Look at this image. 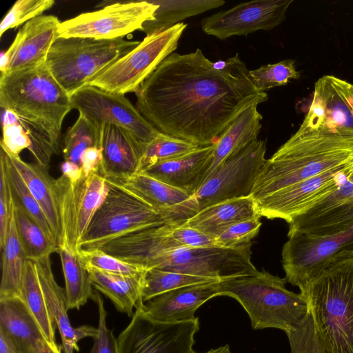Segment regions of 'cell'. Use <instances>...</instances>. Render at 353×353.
I'll list each match as a JSON object with an SVG mask.
<instances>
[{
  "label": "cell",
  "instance_id": "obj_50",
  "mask_svg": "<svg viewBox=\"0 0 353 353\" xmlns=\"http://www.w3.org/2000/svg\"><path fill=\"white\" fill-rule=\"evenodd\" d=\"M61 170L62 175L73 183L77 182L83 175L81 166L72 161H64L61 165Z\"/></svg>",
  "mask_w": 353,
  "mask_h": 353
},
{
  "label": "cell",
  "instance_id": "obj_2",
  "mask_svg": "<svg viewBox=\"0 0 353 353\" xmlns=\"http://www.w3.org/2000/svg\"><path fill=\"white\" fill-rule=\"evenodd\" d=\"M170 225L147 228L114 239L100 249L145 270L157 269L217 279L254 275L252 243L237 247L179 246L170 235Z\"/></svg>",
  "mask_w": 353,
  "mask_h": 353
},
{
  "label": "cell",
  "instance_id": "obj_46",
  "mask_svg": "<svg viewBox=\"0 0 353 353\" xmlns=\"http://www.w3.org/2000/svg\"><path fill=\"white\" fill-rule=\"evenodd\" d=\"M97 304L99 312L98 333L93 338V345L90 353H119L117 339L112 330L107 327V312L104 302L100 294L94 292L92 299Z\"/></svg>",
  "mask_w": 353,
  "mask_h": 353
},
{
  "label": "cell",
  "instance_id": "obj_36",
  "mask_svg": "<svg viewBox=\"0 0 353 353\" xmlns=\"http://www.w3.org/2000/svg\"><path fill=\"white\" fill-rule=\"evenodd\" d=\"M0 162L4 165L14 203L32 216L48 237L57 243L55 234L40 205L32 196L18 171L1 148Z\"/></svg>",
  "mask_w": 353,
  "mask_h": 353
},
{
  "label": "cell",
  "instance_id": "obj_42",
  "mask_svg": "<svg viewBox=\"0 0 353 353\" xmlns=\"http://www.w3.org/2000/svg\"><path fill=\"white\" fill-rule=\"evenodd\" d=\"M259 217L239 221L221 228L212 238L216 246L237 248L252 243L262 225Z\"/></svg>",
  "mask_w": 353,
  "mask_h": 353
},
{
  "label": "cell",
  "instance_id": "obj_52",
  "mask_svg": "<svg viewBox=\"0 0 353 353\" xmlns=\"http://www.w3.org/2000/svg\"><path fill=\"white\" fill-rule=\"evenodd\" d=\"M62 350V345L45 340L39 345L35 353H64Z\"/></svg>",
  "mask_w": 353,
  "mask_h": 353
},
{
  "label": "cell",
  "instance_id": "obj_31",
  "mask_svg": "<svg viewBox=\"0 0 353 353\" xmlns=\"http://www.w3.org/2000/svg\"><path fill=\"white\" fill-rule=\"evenodd\" d=\"M2 251V276L0 300L20 297L26 258L18 236L13 199Z\"/></svg>",
  "mask_w": 353,
  "mask_h": 353
},
{
  "label": "cell",
  "instance_id": "obj_22",
  "mask_svg": "<svg viewBox=\"0 0 353 353\" xmlns=\"http://www.w3.org/2000/svg\"><path fill=\"white\" fill-rule=\"evenodd\" d=\"M112 181L150 205L165 218L168 225L179 226L190 218L184 205L190 195L181 190L144 172H136L124 179Z\"/></svg>",
  "mask_w": 353,
  "mask_h": 353
},
{
  "label": "cell",
  "instance_id": "obj_4",
  "mask_svg": "<svg viewBox=\"0 0 353 353\" xmlns=\"http://www.w3.org/2000/svg\"><path fill=\"white\" fill-rule=\"evenodd\" d=\"M327 353H353V252H343L299 288Z\"/></svg>",
  "mask_w": 353,
  "mask_h": 353
},
{
  "label": "cell",
  "instance_id": "obj_17",
  "mask_svg": "<svg viewBox=\"0 0 353 353\" xmlns=\"http://www.w3.org/2000/svg\"><path fill=\"white\" fill-rule=\"evenodd\" d=\"M293 0H254L239 3L203 18L201 27L206 34L225 40L248 35L259 30H270L280 25Z\"/></svg>",
  "mask_w": 353,
  "mask_h": 353
},
{
  "label": "cell",
  "instance_id": "obj_20",
  "mask_svg": "<svg viewBox=\"0 0 353 353\" xmlns=\"http://www.w3.org/2000/svg\"><path fill=\"white\" fill-rule=\"evenodd\" d=\"M61 23L54 15H41L26 22L9 48L1 54V73L9 74L46 63L48 52L58 38Z\"/></svg>",
  "mask_w": 353,
  "mask_h": 353
},
{
  "label": "cell",
  "instance_id": "obj_37",
  "mask_svg": "<svg viewBox=\"0 0 353 353\" xmlns=\"http://www.w3.org/2000/svg\"><path fill=\"white\" fill-rule=\"evenodd\" d=\"M101 128L79 114L63 139L64 161L80 165L81 157L86 149L92 147L101 149Z\"/></svg>",
  "mask_w": 353,
  "mask_h": 353
},
{
  "label": "cell",
  "instance_id": "obj_51",
  "mask_svg": "<svg viewBox=\"0 0 353 353\" xmlns=\"http://www.w3.org/2000/svg\"><path fill=\"white\" fill-rule=\"evenodd\" d=\"M0 353H23L3 333L0 332Z\"/></svg>",
  "mask_w": 353,
  "mask_h": 353
},
{
  "label": "cell",
  "instance_id": "obj_35",
  "mask_svg": "<svg viewBox=\"0 0 353 353\" xmlns=\"http://www.w3.org/2000/svg\"><path fill=\"white\" fill-rule=\"evenodd\" d=\"M14 205L17 231L26 258L34 261L57 252V243L23 209L14 203Z\"/></svg>",
  "mask_w": 353,
  "mask_h": 353
},
{
  "label": "cell",
  "instance_id": "obj_33",
  "mask_svg": "<svg viewBox=\"0 0 353 353\" xmlns=\"http://www.w3.org/2000/svg\"><path fill=\"white\" fill-rule=\"evenodd\" d=\"M59 254L65 281V292L68 310L77 309L93 299L94 291L89 274L79 253L65 246L59 245Z\"/></svg>",
  "mask_w": 353,
  "mask_h": 353
},
{
  "label": "cell",
  "instance_id": "obj_19",
  "mask_svg": "<svg viewBox=\"0 0 353 353\" xmlns=\"http://www.w3.org/2000/svg\"><path fill=\"white\" fill-rule=\"evenodd\" d=\"M352 162L255 200L259 216L283 219L289 223L337 188Z\"/></svg>",
  "mask_w": 353,
  "mask_h": 353
},
{
  "label": "cell",
  "instance_id": "obj_16",
  "mask_svg": "<svg viewBox=\"0 0 353 353\" xmlns=\"http://www.w3.org/2000/svg\"><path fill=\"white\" fill-rule=\"evenodd\" d=\"M70 99L72 109L97 125H118L146 145L163 134L145 119L124 94L87 85L70 96Z\"/></svg>",
  "mask_w": 353,
  "mask_h": 353
},
{
  "label": "cell",
  "instance_id": "obj_34",
  "mask_svg": "<svg viewBox=\"0 0 353 353\" xmlns=\"http://www.w3.org/2000/svg\"><path fill=\"white\" fill-rule=\"evenodd\" d=\"M20 298L35 318L46 339L57 343L55 323L46 302L35 262L32 260L26 259L25 263Z\"/></svg>",
  "mask_w": 353,
  "mask_h": 353
},
{
  "label": "cell",
  "instance_id": "obj_6",
  "mask_svg": "<svg viewBox=\"0 0 353 353\" xmlns=\"http://www.w3.org/2000/svg\"><path fill=\"white\" fill-rule=\"evenodd\" d=\"M286 283L263 270L221 281L219 291L220 296L234 298L243 306L254 330L272 327L285 332L308 312L301 294L286 289Z\"/></svg>",
  "mask_w": 353,
  "mask_h": 353
},
{
  "label": "cell",
  "instance_id": "obj_13",
  "mask_svg": "<svg viewBox=\"0 0 353 353\" xmlns=\"http://www.w3.org/2000/svg\"><path fill=\"white\" fill-rule=\"evenodd\" d=\"M98 6L103 8L62 21L58 37L105 40L123 38L137 30H141L145 22L153 20L159 8L152 1H103Z\"/></svg>",
  "mask_w": 353,
  "mask_h": 353
},
{
  "label": "cell",
  "instance_id": "obj_10",
  "mask_svg": "<svg viewBox=\"0 0 353 353\" xmlns=\"http://www.w3.org/2000/svg\"><path fill=\"white\" fill-rule=\"evenodd\" d=\"M293 135L353 143V84L333 75L319 78L309 110Z\"/></svg>",
  "mask_w": 353,
  "mask_h": 353
},
{
  "label": "cell",
  "instance_id": "obj_8",
  "mask_svg": "<svg viewBox=\"0 0 353 353\" xmlns=\"http://www.w3.org/2000/svg\"><path fill=\"white\" fill-rule=\"evenodd\" d=\"M106 182L105 196L81 238L79 250L101 248L128 234L167 224L165 218L143 200L112 181Z\"/></svg>",
  "mask_w": 353,
  "mask_h": 353
},
{
  "label": "cell",
  "instance_id": "obj_23",
  "mask_svg": "<svg viewBox=\"0 0 353 353\" xmlns=\"http://www.w3.org/2000/svg\"><path fill=\"white\" fill-rule=\"evenodd\" d=\"M219 282L188 285L167 292L145 302L143 310L151 319L163 323L195 319L194 314L201 305L220 296Z\"/></svg>",
  "mask_w": 353,
  "mask_h": 353
},
{
  "label": "cell",
  "instance_id": "obj_44",
  "mask_svg": "<svg viewBox=\"0 0 353 353\" xmlns=\"http://www.w3.org/2000/svg\"><path fill=\"white\" fill-rule=\"evenodd\" d=\"M53 0H18L5 15L0 24V37L9 29L14 28L41 16L53 6Z\"/></svg>",
  "mask_w": 353,
  "mask_h": 353
},
{
  "label": "cell",
  "instance_id": "obj_15",
  "mask_svg": "<svg viewBox=\"0 0 353 353\" xmlns=\"http://www.w3.org/2000/svg\"><path fill=\"white\" fill-rule=\"evenodd\" d=\"M345 251L353 252V225L328 235L299 234L289 236L281 252L284 279L300 288L330 260Z\"/></svg>",
  "mask_w": 353,
  "mask_h": 353
},
{
  "label": "cell",
  "instance_id": "obj_27",
  "mask_svg": "<svg viewBox=\"0 0 353 353\" xmlns=\"http://www.w3.org/2000/svg\"><path fill=\"white\" fill-rule=\"evenodd\" d=\"M257 106L254 104L245 108L220 136L214 144L212 162L205 179L229 158L257 140L263 119Z\"/></svg>",
  "mask_w": 353,
  "mask_h": 353
},
{
  "label": "cell",
  "instance_id": "obj_1",
  "mask_svg": "<svg viewBox=\"0 0 353 353\" xmlns=\"http://www.w3.org/2000/svg\"><path fill=\"white\" fill-rule=\"evenodd\" d=\"M134 93L157 130L199 147L215 144L245 108L268 99L238 54L213 62L199 48L170 54Z\"/></svg>",
  "mask_w": 353,
  "mask_h": 353
},
{
  "label": "cell",
  "instance_id": "obj_30",
  "mask_svg": "<svg viewBox=\"0 0 353 353\" xmlns=\"http://www.w3.org/2000/svg\"><path fill=\"white\" fill-rule=\"evenodd\" d=\"M85 268L92 286L107 296L119 312L132 317L134 308L142 300L141 292L147 271L139 275L128 276Z\"/></svg>",
  "mask_w": 353,
  "mask_h": 353
},
{
  "label": "cell",
  "instance_id": "obj_25",
  "mask_svg": "<svg viewBox=\"0 0 353 353\" xmlns=\"http://www.w3.org/2000/svg\"><path fill=\"white\" fill-rule=\"evenodd\" d=\"M214 144L160 162L142 172L193 195L203 183L212 164Z\"/></svg>",
  "mask_w": 353,
  "mask_h": 353
},
{
  "label": "cell",
  "instance_id": "obj_12",
  "mask_svg": "<svg viewBox=\"0 0 353 353\" xmlns=\"http://www.w3.org/2000/svg\"><path fill=\"white\" fill-rule=\"evenodd\" d=\"M107 189L106 179L99 172L83 175L74 183L63 175L54 179L60 223L58 246L79 253L78 245Z\"/></svg>",
  "mask_w": 353,
  "mask_h": 353
},
{
  "label": "cell",
  "instance_id": "obj_47",
  "mask_svg": "<svg viewBox=\"0 0 353 353\" xmlns=\"http://www.w3.org/2000/svg\"><path fill=\"white\" fill-rule=\"evenodd\" d=\"M170 235L179 246L189 248L216 246L212 237L189 227L171 225Z\"/></svg>",
  "mask_w": 353,
  "mask_h": 353
},
{
  "label": "cell",
  "instance_id": "obj_14",
  "mask_svg": "<svg viewBox=\"0 0 353 353\" xmlns=\"http://www.w3.org/2000/svg\"><path fill=\"white\" fill-rule=\"evenodd\" d=\"M140 300L132 319L117 338L119 353H192L199 318L163 323L153 320Z\"/></svg>",
  "mask_w": 353,
  "mask_h": 353
},
{
  "label": "cell",
  "instance_id": "obj_39",
  "mask_svg": "<svg viewBox=\"0 0 353 353\" xmlns=\"http://www.w3.org/2000/svg\"><path fill=\"white\" fill-rule=\"evenodd\" d=\"M201 147L162 134L147 145L137 172H142L154 164L183 156Z\"/></svg>",
  "mask_w": 353,
  "mask_h": 353
},
{
  "label": "cell",
  "instance_id": "obj_53",
  "mask_svg": "<svg viewBox=\"0 0 353 353\" xmlns=\"http://www.w3.org/2000/svg\"><path fill=\"white\" fill-rule=\"evenodd\" d=\"M192 353H198L195 352L194 351L192 352ZM203 353H232L230 346L228 345H225L223 346H220L215 349H211L208 350V352H203Z\"/></svg>",
  "mask_w": 353,
  "mask_h": 353
},
{
  "label": "cell",
  "instance_id": "obj_3",
  "mask_svg": "<svg viewBox=\"0 0 353 353\" xmlns=\"http://www.w3.org/2000/svg\"><path fill=\"white\" fill-rule=\"evenodd\" d=\"M0 106L14 113L28 132V150L37 163L48 165L52 156L59 153L62 123L72 106L70 96L46 63L1 73Z\"/></svg>",
  "mask_w": 353,
  "mask_h": 353
},
{
  "label": "cell",
  "instance_id": "obj_11",
  "mask_svg": "<svg viewBox=\"0 0 353 353\" xmlns=\"http://www.w3.org/2000/svg\"><path fill=\"white\" fill-rule=\"evenodd\" d=\"M266 143L257 139L210 175L185 201L192 216L211 205L249 196L266 159Z\"/></svg>",
  "mask_w": 353,
  "mask_h": 353
},
{
  "label": "cell",
  "instance_id": "obj_32",
  "mask_svg": "<svg viewBox=\"0 0 353 353\" xmlns=\"http://www.w3.org/2000/svg\"><path fill=\"white\" fill-rule=\"evenodd\" d=\"M152 1V0H151ZM159 6L154 19L145 22L141 31L150 35L165 30L192 17L225 4L223 0H152Z\"/></svg>",
  "mask_w": 353,
  "mask_h": 353
},
{
  "label": "cell",
  "instance_id": "obj_45",
  "mask_svg": "<svg viewBox=\"0 0 353 353\" xmlns=\"http://www.w3.org/2000/svg\"><path fill=\"white\" fill-rule=\"evenodd\" d=\"M0 145L15 156H19L22 150H28L31 145L28 132L17 117L8 110H5L3 118V138Z\"/></svg>",
  "mask_w": 353,
  "mask_h": 353
},
{
  "label": "cell",
  "instance_id": "obj_9",
  "mask_svg": "<svg viewBox=\"0 0 353 353\" xmlns=\"http://www.w3.org/2000/svg\"><path fill=\"white\" fill-rule=\"evenodd\" d=\"M187 27L181 22L146 35L134 49L94 76L87 85L125 94L135 92L157 66L177 48Z\"/></svg>",
  "mask_w": 353,
  "mask_h": 353
},
{
  "label": "cell",
  "instance_id": "obj_28",
  "mask_svg": "<svg viewBox=\"0 0 353 353\" xmlns=\"http://www.w3.org/2000/svg\"><path fill=\"white\" fill-rule=\"evenodd\" d=\"M15 167L30 192L43 210L54 234L57 243L60 232L59 216L54 190V179L48 168L37 163L25 162L20 156L10 153L1 145Z\"/></svg>",
  "mask_w": 353,
  "mask_h": 353
},
{
  "label": "cell",
  "instance_id": "obj_48",
  "mask_svg": "<svg viewBox=\"0 0 353 353\" xmlns=\"http://www.w3.org/2000/svg\"><path fill=\"white\" fill-rule=\"evenodd\" d=\"M12 196L6 170L0 162V248H3L6 236Z\"/></svg>",
  "mask_w": 353,
  "mask_h": 353
},
{
  "label": "cell",
  "instance_id": "obj_49",
  "mask_svg": "<svg viewBox=\"0 0 353 353\" xmlns=\"http://www.w3.org/2000/svg\"><path fill=\"white\" fill-rule=\"evenodd\" d=\"M103 156L101 150L98 148H89L82 154L80 159V166L83 174L88 176L93 172H99Z\"/></svg>",
  "mask_w": 353,
  "mask_h": 353
},
{
  "label": "cell",
  "instance_id": "obj_26",
  "mask_svg": "<svg viewBox=\"0 0 353 353\" xmlns=\"http://www.w3.org/2000/svg\"><path fill=\"white\" fill-rule=\"evenodd\" d=\"M0 332L23 353H35L46 339L20 297L0 300Z\"/></svg>",
  "mask_w": 353,
  "mask_h": 353
},
{
  "label": "cell",
  "instance_id": "obj_41",
  "mask_svg": "<svg viewBox=\"0 0 353 353\" xmlns=\"http://www.w3.org/2000/svg\"><path fill=\"white\" fill-rule=\"evenodd\" d=\"M79 254L85 267L121 276H136L148 270L114 257L100 248L79 249Z\"/></svg>",
  "mask_w": 353,
  "mask_h": 353
},
{
  "label": "cell",
  "instance_id": "obj_24",
  "mask_svg": "<svg viewBox=\"0 0 353 353\" xmlns=\"http://www.w3.org/2000/svg\"><path fill=\"white\" fill-rule=\"evenodd\" d=\"M34 262L47 306L61 338L63 352H78L79 341L86 337L93 339L97 336L98 330L87 325L77 327L72 326L68 315L65 289L59 286L54 279L50 256H45Z\"/></svg>",
  "mask_w": 353,
  "mask_h": 353
},
{
  "label": "cell",
  "instance_id": "obj_40",
  "mask_svg": "<svg viewBox=\"0 0 353 353\" xmlns=\"http://www.w3.org/2000/svg\"><path fill=\"white\" fill-rule=\"evenodd\" d=\"M249 75L255 86L262 92L286 85L291 79L300 77L293 59L261 65L257 69L249 70Z\"/></svg>",
  "mask_w": 353,
  "mask_h": 353
},
{
  "label": "cell",
  "instance_id": "obj_18",
  "mask_svg": "<svg viewBox=\"0 0 353 353\" xmlns=\"http://www.w3.org/2000/svg\"><path fill=\"white\" fill-rule=\"evenodd\" d=\"M288 236L305 234L323 236L353 225V162L340 184L289 223Z\"/></svg>",
  "mask_w": 353,
  "mask_h": 353
},
{
  "label": "cell",
  "instance_id": "obj_7",
  "mask_svg": "<svg viewBox=\"0 0 353 353\" xmlns=\"http://www.w3.org/2000/svg\"><path fill=\"white\" fill-rule=\"evenodd\" d=\"M139 43L123 38L58 37L48 52L46 64L59 85L72 96Z\"/></svg>",
  "mask_w": 353,
  "mask_h": 353
},
{
  "label": "cell",
  "instance_id": "obj_21",
  "mask_svg": "<svg viewBox=\"0 0 353 353\" xmlns=\"http://www.w3.org/2000/svg\"><path fill=\"white\" fill-rule=\"evenodd\" d=\"M146 145L126 130L105 123L101 128L103 161L99 173L109 181L124 179L138 172Z\"/></svg>",
  "mask_w": 353,
  "mask_h": 353
},
{
  "label": "cell",
  "instance_id": "obj_29",
  "mask_svg": "<svg viewBox=\"0 0 353 353\" xmlns=\"http://www.w3.org/2000/svg\"><path fill=\"white\" fill-rule=\"evenodd\" d=\"M255 217L260 218L255 201L249 196L224 201L203 208L179 226L192 228L212 237L221 228Z\"/></svg>",
  "mask_w": 353,
  "mask_h": 353
},
{
  "label": "cell",
  "instance_id": "obj_5",
  "mask_svg": "<svg viewBox=\"0 0 353 353\" xmlns=\"http://www.w3.org/2000/svg\"><path fill=\"white\" fill-rule=\"evenodd\" d=\"M352 161V142L292 135L266 160L250 196L255 201Z\"/></svg>",
  "mask_w": 353,
  "mask_h": 353
},
{
  "label": "cell",
  "instance_id": "obj_38",
  "mask_svg": "<svg viewBox=\"0 0 353 353\" xmlns=\"http://www.w3.org/2000/svg\"><path fill=\"white\" fill-rule=\"evenodd\" d=\"M221 281L214 278L194 276L157 269L148 270L141 292L143 303L167 292L196 284Z\"/></svg>",
  "mask_w": 353,
  "mask_h": 353
},
{
  "label": "cell",
  "instance_id": "obj_43",
  "mask_svg": "<svg viewBox=\"0 0 353 353\" xmlns=\"http://www.w3.org/2000/svg\"><path fill=\"white\" fill-rule=\"evenodd\" d=\"M291 353H327L316 334L311 314H307L286 330Z\"/></svg>",
  "mask_w": 353,
  "mask_h": 353
}]
</instances>
